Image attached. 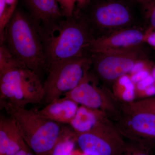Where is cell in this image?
Listing matches in <instances>:
<instances>
[{"mask_svg": "<svg viewBox=\"0 0 155 155\" xmlns=\"http://www.w3.org/2000/svg\"><path fill=\"white\" fill-rule=\"evenodd\" d=\"M47 62V71L60 61L88 56L89 47L94 38L87 17H64L58 22L38 27Z\"/></svg>", "mask_w": 155, "mask_h": 155, "instance_id": "1", "label": "cell"}, {"mask_svg": "<svg viewBox=\"0 0 155 155\" xmlns=\"http://www.w3.org/2000/svg\"><path fill=\"white\" fill-rule=\"evenodd\" d=\"M28 14L38 27L55 23L64 18L57 0H24Z\"/></svg>", "mask_w": 155, "mask_h": 155, "instance_id": "12", "label": "cell"}, {"mask_svg": "<svg viewBox=\"0 0 155 155\" xmlns=\"http://www.w3.org/2000/svg\"><path fill=\"white\" fill-rule=\"evenodd\" d=\"M7 4V16L8 22L17 8L18 0H6Z\"/></svg>", "mask_w": 155, "mask_h": 155, "instance_id": "22", "label": "cell"}, {"mask_svg": "<svg viewBox=\"0 0 155 155\" xmlns=\"http://www.w3.org/2000/svg\"><path fill=\"white\" fill-rule=\"evenodd\" d=\"M15 155H35L33 151L29 148V147L20 150Z\"/></svg>", "mask_w": 155, "mask_h": 155, "instance_id": "24", "label": "cell"}, {"mask_svg": "<svg viewBox=\"0 0 155 155\" xmlns=\"http://www.w3.org/2000/svg\"><path fill=\"white\" fill-rule=\"evenodd\" d=\"M1 101L25 108L44 101L43 83L40 76L25 66L0 71Z\"/></svg>", "mask_w": 155, "mask_h": 155, "instance_id": "4", "label": "cell"}, {"mask_svg": "<svg viewBox=\"0 0 155 155\" xmlns=\"http://www.w3.org/2000/svg\"><path fill=\"white\" fill-rule=\"evenodd\" d=\"M65 17H71L75 14V5L77 0H57Z\"/></svg>", "mask_w": 155, "mask_h": 155, "instance_id": "21", "label": "cell"}, {"mask_svg": "<svg viewBox=\"0 0 155 155\" xmlns=\"http://www.w3.org/2000/svg\"><path fill=\"white\" fill-rule=\"evenodd\" d=\"M91 0H77V5L80 8L86 7L90 2Z\"/></svg>", "mask_w": 155, "mask_h": 155, "instance_id": "25", "label": "cell"}, {"mask_svg": "<svg viewBox=\"0 0 155 155\" xmlns=\"http://www.w3.org/2000/svg\"><path fill=\"white\" fill-rule=\"evenodd\" d=\"M91 58L93 72L110 89L120 78L130 74L139 61L147 57L140 48L92 54Z\"/></svg>", "mask_w": 155, "mask_h": 155, "instance_id": "9", "label": "cell"}, {"mask_svg": "<svg viewBox=\"0 0 155 155\" xmlns=\"http://www.w3.org/2000/svg\"><path fill=\"white\" fill-rule=\"evenodd\" d=\"M4 44L22 64L40 76L47 62L38 27L28 14L16 9L6 26Z\"/></svg>", "mask_w": 155, "mask_h": 155, "instance_id": "2", "label": "cell"}, {"mask_svg": "<svg viewBox=\"0 0 155 155\" xmlns=\"http://www.w3.org/2000/svg\"><path fill=\"white\" fill-rule=\"evenodd\" d=\"M142 5L147 28L155 29V0H150Z\"/></svg>", "mask_w": 155, "mask_h": 155, "instance_id": "20", "label": "cell"}, {"mask_svg": "<svg viewBox=\"0 0 155 155\" xmlns=\"http://www.w3.org/2000/svg\"><path fill=\"white\" fill-rule=\"evenodd\" d=\"M107 117L102 111L81 105L69 125L75 132H86Z\"/></svg>", "mask_w": 155, "mask_h": 155, "instance_id": "15", "label": "cell"}, {"mask_svg": "<svg viewBox=\"0 0 155 155\" xmlns=\"http://www.w3.org/2000/svg\"><path fill=\"white\" fill-rule=\"evenodd\" d=\"M122 110L146 112L155 114V96L134 101H122Z\"/></svg>", "mask_w": 155, "mask_h": 155, "instance_id": "17", "label": "cell"}, {"mask_svg": "<svg viewBox=\"0 0 155 155\" xmlns=\"http://www.w3.org/2000/svg\"><path fill=\"white\" fill-rule=\"evenodd\" d=\"M146 31L135 26L94 38L90 45L89 51L94 54L140 48L145 43Z\"/></svg>", "mask_w": 155, "mask_h": 155, "instance_id": "11", "label": "cell"}, {"mask_svg": "<svg viewBox=\"0 0 155 155\" xmlns=\"http://www.w3.org/2000/svg\"><path fill=\"white\" fill-rule=\"evenodd\" d=\"M75 143L85 155H119L127 144L114 121L108 117L91 130L75 132Z\"/></svg>", "mask_w": 155, "mask_h": 155, "instance_id": "8", "label": "cell"}, {"mask_svg": "<svg viewBox=\"0 0 155 155\" xmlns=\"http://www.w3.org/2000/svg\"><path fill=\"white\" fill-rule=\"evenodd\" d=\"M127 140L125 148L119 155H155V148Z\"/></svg>", "mask_w": 155, "mask_h": 155, "instance_id": "18", "label": "cell"}, {"mask_svg": "<svg viewBox=\"0 0 155 155\" xmlns=\"http://www.w3.org/2000/svg\"><path fill=\"white\" fill-rule=\"evenodd\" d=\"M75 143V131L72 128L62 127L61 135L49 155H70Z\"/></svg>", "mask_w": 155, "mask_h": 155, "instance_id": "16", "label": "cell"}, {"mask_svg": "<svg viewBox=\"0 0 155 155\" xmlns=\"http://www.w3.org/2000/svg\"><path fill=\"white\" fill-rule=\"evenodd\" d=\"M135 1L140 3L141 5H142V4L147 2H148V1H150V0H135Z\"/></svg>", "mask_w": 155, "mask_h": 155, "instance_id": "26", "label": "cell"}, {"mask_svg": "<svg viewBox=\"0 0 155 155\" xmlns=\"http://www.w3.org/2000/svg\"><path fill=\"white\" fill-rule=\"evenodd\" d=\"M14 120L26 144L35 155H49L58 142L62 127L60 124L46 119L38 110H28L1 101Z\"/></svg>", "mask_w": 155, "mask_h": 155, "instance_id": "3", "label": "cell"}, {"mask_svg": "<svg viewBox=\"0 0 155 155\" xmlns=\"http://www.w3.org/2000/svg\"><path fill=\"white\" fill-rule=\"evenodd\" d=\"M100 81L93 72L88 71L79 84L64 96L78 104L102 111L115 121L122 113V100Z\"/></svg>", "mask_w": 155, "mask_h": 155, "instance_id": "6", "label": "cell"}, {"mask_svg": "<svg viewBox=\"0 0 155 155\" xmlns=\"http://www.w3.org/2000/svg\"><path fill=\"white\" fill-rule=\"evenodd\" d=\"M0 155H2V154H0Z\"/></svg>", "mask_w": 155, "mask_h": 155, "instance_id": "27", "label": "cell"}, {"mask_svg": "<svg viewBox=\"0 0 155 155\" xmlns=\"http://www.w3.org/2000/svg\"><path fill=\"white\" fill-rule=\"evenodd\" d=\"M114 122L125 139L155 148V114L122 110Z\"/></svg>", "mask_w": 155, "mask_h": 155, "instance_id": "10", "label": "cell"}, {"mask_svg": "<svg viewBox=\"0 0 155 155\" xmlns=\"http://www.w3.org/2000/svg\"><path fill=\"white\" fill-rule=\"evenodd\" d=\"M20 66L25 65L12 54L5 45L1 43L0 46V71Z\"/></svg>", "mask_w": 155, "mask_h": 155, "instance_id": "19", "label": "cell"}, {"mask_svg": "<svg viewBox=\"0 0 155 155\" xmlns=\"http://www.w3.org/2000/svg\"><path fill=\"white\" fill-rule=\"evenodd\" d=\"M87 18L94 36L98 34L96 38L138 26L132 9L122 0H101L94 5Z\"/></svg>", "mask_w": 155, "mask_h": 155, "instance_id": "7", "label": "cell"}, {"mask_svg": "<svg viewBox=\"0 0 155 155\" xmlns=\"http://www.w3.org/2000/svg\"><path fill=\"white\" fill-rule=\"evenodd\" d=\"M78 104L64 97L48 104L39 114L46 119L61 124H70L77 113Z\"/></svg>", "mask_w": 155, "mask_h": 155, "instance_id": "14", "label": "cell"}, {"mask_svg": "<svg viewBox=\"0 0 155 155\" xmlns=\"http://www.w3.org/2000/svg\"><path fill=\"white\" fill-rule=\"evenodd\" d=\"M29 147L24 141L14 120L1 116L0 154L15 155Z\"/></svg>", "mask_w": 155, "mask_h": 155, "instance_id": "13", "label": "cell"}, {"mask_svg": "<svg viewBox=\"0 0 155 155\" xmlns=\"http://www.w3.org/2000/svg\"><path fill=\"white\" fill-rule=\"evenodd\" d=\"M144 42L155 48V29L147 28L146 31Z\"/></svg>", "mask_w": 155, "mask_h": 155, "instance_id": "23", "label": "cell"}, {"mask_svg": "<svg viewBox=\"0 0 155 155\" xmlns=\"http://www.w3.org/2000/svg\"><path fill=\"white\" fill-rule=\"evenodd\" d=\"M91 65V56H85L50 66L43 83L44 101L48 104L75 88L89 71Z\"/></svg>", "mask_w": 155, "mask_h": 155, "instance_id": "5", "label": "cell"}]
</instances>
